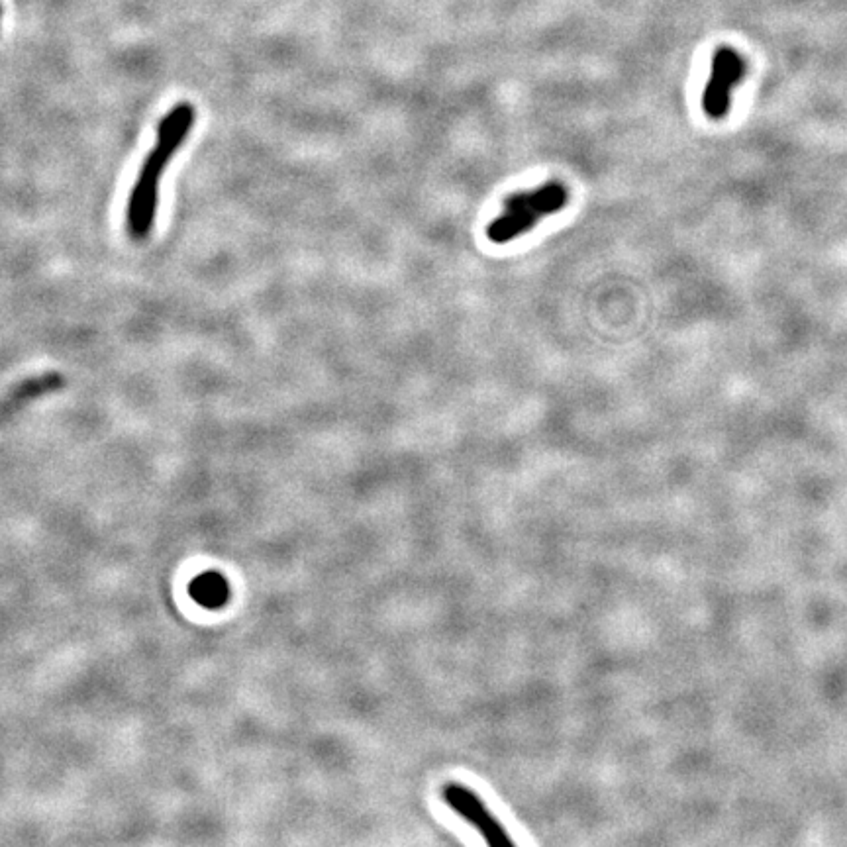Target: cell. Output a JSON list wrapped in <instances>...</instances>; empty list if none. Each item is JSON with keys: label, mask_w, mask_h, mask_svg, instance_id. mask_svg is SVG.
Returning <instances> with one entry per match:
<instances>
[{"label": "cell", "mask_w": 847, "mask_h": 847, "mask_svg": "<svg viewBox=\"0 0 847 847\" xmlns=\"http://www.w3.org/2000/svg\"><path fill=\"white\" fill-rule=\"evenodd\" d=\"M191 598L208 610L222 608L230 598V587L224 575L216 571H206L197 575L189 585Z\"/></svg>", "instance_id": "obj_6"}, {"label": "cell", "mask_w": 847, "mask_h": 847, "mask_svg": "<svg viewBox=\"0 0 847 847\" xmlns=\"http://www.w3.org/2000/svg\"><path fill=\"white\" fill-rule=\"evenodd\" d=\"M444 798L449 806L463 816L467 822H471L481 836L487 840V844L491 846L502 847L512 846V840L508 838L506 830L500 826L495 820V816L487 810V806L481 802V798L477 797L473 791L457 785V783H449L444 789Z\"/></svg>", "instance_id": "obj_4"}, {"label": "cell", "mask_w": 847, "mask_h": 847, "mask_svg": "<svg viewBox=\"0 0 847 847\" xmlns=\"http://www.w3.org/2000/svg\"><path fill=\"white\" fill-rule=\"evenodd\" d=\"M195 106L189 102L177 104L159 124L155 148L146 157L134 191L128 200V230L134 240H146L153 228L159 202V181L167 163L183 146L195 126Z\"/></svg>", "instance_id": "obj_1"}, {"label": "cell", "mask_w": 847, "mask_h": 847, "mask_svg": "<svg viewBox=\"0 0 847 847\" xmlns=\"http://www.w3.org/2000/svg\"><path fill=\"white\" fill-rule=\"evenodd\" d=\"M65 387V379L59 373H46L40 377H30L14 385L2 399H0V426L6 424L10 418L16 416L28 402L40 399L48 393H55Z\"/></svg>", "instance_id": "obj_5"}, {"label": "cell", "mask_w": 847, "mask_h": 847, "mask_svg": "<svg viewBox=\"0 0 847 847\" xmlns=\"http://www.w3.org/2000/svg\"><path fill=\"white\" fill-rule=\"evenodd\" d=\"M746 73L744 57L728 46L718 48L712 57L710 79L702 93V110L710 120H720L728 114L732 89Z\"/></svg>", "instance_id": "obj_3"}, {"label": "cell", "mask_w": 847, "mask_h": 847, "mask_svg": "<svg viewBox=\"0 0 847 847\" xmlns=\"http://www.w3.org/2000/svg\"><path fill=\"white\" fill-rule=\"evenodd\" d=\"M569 199L567 189L551 181L540 189L516 193L504 202V212L489 226L487 236L495 244H508L530 232L544 216L565 208Z\"/></svg>", "instance_id": "obj_2"}]
</instances>
